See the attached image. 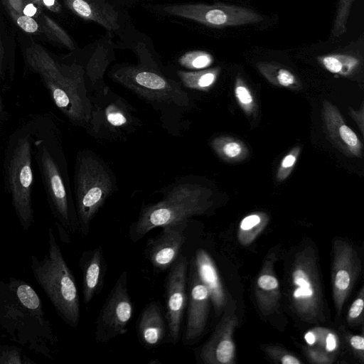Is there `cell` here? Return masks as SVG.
Returning <instances> with one entry per match:
<instances>
[{
	"mask_svg": "<svg viewBox=\"0 0 364 364\" xmlns=\"http://www.w3.org/2000/svg\"><path fill=\"white\" fill-rule=\"evenodd\" d=\"M189 220L164 225L155 237L147 240L145 256L158 272L170 268L178 256L186 240V230Z\"/></svg>",
	"mask_w": 364,
	"mask_h": 364,
	"instance_id": "obj_14",
	"label": "cell"
},
{
	"mask_svg": "<svg viewBox=\"0 0 364 364\" xmlns=\"http://www.w3.org/2000/svg\"><path fill=\"white\" fill-rule=\"evenodd\" d=\"M39 6L34 4H28L26 5L22 11V14L29 17L35 16L38 12ZM40 8V7H39Z\"/></svg>",
	"mask_w": 364,
	"mask_h": 364,
	"instance_id": "obj_38",
	"label": "cell"
},
{
	"mask_svg": "<svg viewBox=\"0 0 364 364\" xmlns=\"http://www.w3.org/2000/svg\"><path fill=\"white\" fill-rule=\"evenodd\" d=\"M0 364H36L20 346L0 344Z\"/></svg>",
	"mask_w": 364,
	"mask_h": 364,
	"instance_id": "obj_29",
	"label": "cell"
},
{
	"mask_svg": "<svg viewBox=\"0 0 364 364\" xmlns=\"http://www.w3.org/2000/svg\"><path fill=\"white\" fill-rule=\"evenodd\" d=\"M354 0H341L335 21L333 33L338 36L346 31V23L349 10Z\"/></svg>",
	"mask_w": 364,
	"mask_h": 364,
	"instance_id": "obj_32",
	"label": "cell"
},
{
	"mask_svg": "<svg viewBox=\"0 0 364 364\" xmlns=\"http://www.w3.org/2000/svg\"><path fill=\"white\" fill-rule=\"evenodd\" d=\"M215 153L228 163L240 162L247 158L249 150L240 139L230 136H220L210 141Z\"/></svg>",
	"mask_w": 364,
	"mask_h": 364,
	"instance_id": "obj_23",
	"label": "cell"
},
{
	"mask_svg": "<svg viewBox=\"0 0 364 364\" xmlns=\"http://www.w3.org/2000/svg\"><path fill=\"white\" fill-rule=\"evenodd\" d=\"M109 76L159 112L164 126L170 127L169 132L174 134L173 127L176 126L180 133L183 114L193 105L191 96L180 82L155 70L134 65L114 68Z\"/></svg>",
	"mask_w": 364,
	"mask_h": 364,
	"instance_id": "obj_5",
	"label": "cell"
},
{
	"mask_svg": "<svg viewBox=\"0 0 364 364\" xmlns=\"http://www.w3.org/2000/svg\"><path fill=\"white\" fill-rule=\"evenodd\" d=\"M321 114L325 130L331 141L346 155L361 157L362 142L346 124L336 106L331 102L324 101Z\"/></svg>",
	"mask_w": 364,
	"mask_h": 364,
	"instance_id": "obj_16",
	"label": "cell"
},
{
	"mask_svg": "<svg viewBox=\"0 0 364 364\" xmlns=\"http://www.w3.org/2000/svg\"><path fill=\"white\" fill-rule=\"evenodd\" d=\"M364 302L362 298L355 299L351 304L348 311V318L354 319L358 318L362 313L363 309Z\"/></svg>",
	"mask_w": 364,
	"mask_h": 364,
	"instance_id": "obj_36",
	"label": "cell"
},
{
	"mask_svg": "<svg viewBox=\"0 0 364 364\" xmlns=\"http://www.w3.org/2000/svg\"><path fill=\"white\" fill-rule=\"evenodd\" d=\"M33 155L60 238L68 243L79 226L67 161L60 132L55 126L46 129L35 122Z\"/></svg>",
	"mask_w": 364,
	"mask_h": 364,
	"instance_id": "obj_2",
	"label": "cell"
},
{
	"mask_svg": "<svg viewBox=\"0 0 364 364\" xmlns=\"http://www.w3.org/2000/svg\"><path fill=\"white\" fill-rule=\"evenodd\" d=\"M187 289L188 304L183 342L184 345L190 346L193 344L204 331L210 299L208 290L199 278L193 262L188 277Z\"/></svg>",
	"mask_w": 364,
	"mask_h": 364,
	"instance_id": "obj_15",
	"label": "cell"
},
{
	"mask_svg": "<svg viewBox=\"0 0 364 364\" xmlns=\"http://www.w3.org/2000/svg\"><path fill=\"white\" fill-rule=\"evenodd\" d=\"M0 329L2 336L33 353L53 359L58 338L41 297L26 282L0 279Z\"/></svg>",
	"mask_w": 364,
	"mask_h": 364,
	"instance_id": "obj_1",
	"label": "cell"
},
{
	"mask_svg": "<svg viewBox=\"0 0 364 364\" xmlns=\"http://www.w3.org/2000/svg\"><path fill=\"white\" fill-rule=\"evenodd\" d=\"M4 50L0 36V77L3 75Z\"/></svg>",
	"mask_w": 364,
	"mask_h": 364,
	"instance_id": "obj_43",
	"label": "cell"
},
{
	"mask_svg": "<svg viewBox=\"0 0 364 364\" xmlns=\"http://www.w3.org/2000/svg\"><path fill=\"white\" fill-rule=\"evenodd\" d=\"M213 63V55L204 50L188 51L182 55L178 59V63L181 66L193 70L208 68Z\"/></svg>",
	"mask_w": 364,
	"mask_h": 364,
	"instance_id": "obj_27",
	"label": "cell"
},
{
	"mask_svg": "<svg viewBox=\"0 0 364 364\" xmlns=\"http://www.w3.org/2000/svg\"><path fill=\"white\" fill-rule=\"evenodd\" d=\"M139 342L146 348H156L164 341L166 324L159 302L149 303L141 312L136 322Z\"/></svg>",
	"mask_w": 364,
	"mask_h": 364,
	"instance_id": "obj_18",
	"label": "cell"
},
{
	"mask_svg": "<svg viewBox=\"0 0 364 364\" xmlns=\"http://www.w3.org/2000/svg\"><path fill=\"white\" fill-rule=\"evenodd\" d=\"M336 253L333 268V294L336 307L339 310L342 308L344 300L350 289L354 279L353 264L348 258L350 250H341Z\"/></svg>",
	"mask_w": 364,
	"mask_h": 364,
	"instance_id": "obj_22",
	"label": "cell"
},
{
	"mask_svg": "<svg viewBox=\"0 0 364 364\" xmlns=\"http://www.w3.org/2000/svg\"><path fill=\"white\" fill-rule=\"evenodd\" d=\"M281 362L283 364H299L301 363L300 360H298L296 357L291 355H285L282 357Z\"/></svg>",
	"mask_w": 364,
	"mask_h": 364,
	"instance_id": "obj_41",
	"label": "cell"
},
{
	"mask_svg": "<svg viewBox=\"0 0 364 364\" xmlns=\"http://www.w3.org/2000/svg\"><path fill=\"white\" fill-rule=\"evenodd\" d=\"M301 152V147H293L282 159L276 173V179L278 182L286 180L291 173L295 167Z\"/></svg>",
	"mask_w": 364,
	"mask_h": 364,
	"instance_id": "obj_31",
	"label": "cell"
},
{
	"mask_svg": "<svg viewBox=\"0 0 364 364\" xmlns=\"http://www.w3.org/2000/svg\"><path fill=\"white\" fill-rule=\"evenodd\" d=\"M35 123L18 128L5 151L4 181L21 229L27 232L34 222L32 204V156Z\"/></svg>",
	"mask_w": 364,
	"mask_h": 364,
	"instance_id": "obj_8",
	"label": "cell"
},
{
	"mask_svg": "<svg viewBox=\"0 0 364 364\" xmlns=\"http://www.w3.org/2000/svg\"><path fill=\"white\" fill-rule=\"evenodd\" d=\"M313 262L309 257L299 256L292 272L296 311L302 318L311 320L318 317L321 303L318 279Z\"/></svg>",
	"mask_w": 364,
	"mask_h": 364,
	"instance_id": "obj_13",
	"label": "cell"
},
{
	"mask_svg": "<svg viewBox=\"0 0 364 364\" xmlns=\"http://www.w3.org/2000/svg\"><path fill=\"white\" fill-rule=\"evenodd\" d=\"M350 343L352 347L356 350H363L364 349V338L360 336H354L351 337Z\"/></svg>",
	"mask_w": 364,
	"mask_h": 364,
	"instance_id": "obj_39",
	"label": "cell"
},
{
	"mask_svg": "<svg viewBox=\"0 0 364 364\" xmlns=\"http://www.w3.org/2000/svg\"><path fill=\"white\" fill-rule=\"evenodd\" d=\"M159 192L163 196L161 200L143 204L130 225L129 237L132 242L154 228L205 214L213 205V191L193 175L180 176Z\"/></svg>",
	"mask_w": 364,
	"mask_h": 364,
	"instance_id": "obj_3",
	"label": "cell"
},
{
	"mask_svg": "<svg viewBox=\"0 0 364 364\" xmlns=\"http://www.w3.org/2000/svg\"><path fill=\"white\" fill-rule=\"evenodd\" d=\"M48 252L42 259L31 255V269L58 316L68 326L76 328L80 319L78 289L52 227L48 230Z\"/></svg>",
	"mask_w": 364,
	"mask_h": 364,
	"instance_id": "obj_6",
	"label": "cell"
},
{
	"mask_svg": "<svg viewBox=\"0 0 364 364\" xmlns=\"http://www.w3.org/2000/svg\"><path fill=\"white\" fill-rule=\"evenodd\" d=\"M192 262L199 278L208 290L215 313L219 314L225 305V297L212 259L204 250H198Z\"/></svg>",
	"mask_w": 364,
	"mask_h": 364,
	"instance_id": "obj_20",
	"label": "cell"
},
{
	"mask_svg": "<svg viewBox=\"0 0 364 364\" xmlns=\"http://www.w3.org/2000/svg\"><path fill=\"white\" fill-rule=\"evenodd\" d=\"M10 13L17 25L24 31L33 33L38 30V24L32 17L19 14L13 8L10 9Z\"/></svg>",
	"mask_w": 364,
	"mask_h": 364,
	"instance_id": "obj_33",
	"label": "cell"
},
{
	"mask_svg": "<svg viewBox=\"0 0 364 364\" xmlns=\"http://www.w3.org/2000/svg\"><path fill=\"white\" fill-rule=\"evenodd\" d=\"M267 217L263 213H253L245 217L240 225V228L242 231L252 230L257 227H260Z\"/></svg>",
	"mask_w": 364,
	"mask_h": 364,
	"instance_id": "obj_34",
	"label": "cell"
},
{
	"mask_svg": "<svg viewBox=\"0 0 364 364\" xmlns=\"http://www.w3.org/2000/svg\"><path fill=\"white\" fill-rule=\"evenodd\" d=\"M26 58L59 111L71 124L85 129L91 115L92 92L83 69L59 64L38 44L26 48Z\"/></svg>",
	"mask_w": 364,
	"mask_h": 364,
	"instance_id": "obj_4",
	"label": "cell"
},
{
	"mask_svg": "<svg viewBox=\"0 0 364 364\" xmlns=\"http://www.w3.org/2000/svg\"><path fill=\"white\" fill-rule=\"evenodd\" d=\"M257 286L264 291H273L278 288L277 279L270 274H262L257 279Z\"/></svg>",
	"mask_w": 364,
	"mask_h": 364,
	"instance_id": "obj_35",
	"label": "cell"
},
{
	"mask_svg": "<svg viewBox=\"0 0 364 364\" xmlns=\"http://www.w3.org/2000/svg\"><path fill=\"white\" fill-rule=\"evenodd\" d=\"M259 73L272 84L292 90H300L301 84L297 77L288 69L271 63L257 64Z\"/></svg>",
	"mask_w": 364,
	"mask_h": 364,
	"instance_id": "obj_25",
	"label": "cell"
},
{
	"mask_svg": "<svg viewBox=\"0 0 364 364\" xmlns=\"http://www.w3.org/2000/svg\"><path fill=\"white\" fill-rule=\"evenodd\" d=\"M364 109H363V105L362 104L360 108L358 110H355L354 109H352L350 107V114L351 117L354 119V121L357 123L360 132L362 134H363L364 132Z\"/></svg>",
	"mask_w": 364,
	"mask_h": 364,
	"instance_id": "obj_37",
	"label": "cell"
},
{
	"mask_svg": "<svg viewBox=\"0 0 364 364\" xmlns=\"http://www.w3.org/2000/svg\"><path fill=\"white\" fill-rule=\"evenodd\" d=\"M235 354V346L230 338V325L223 321L200 351V358L205 363H231Z\"/></svg>",
	"mask_w": 364,
	"mask_h": 364,
	"instance_id": "obj_21",
	"label": "cell"
},
{
	"mask_svg": "<svg viewBox=\"0 0 364 364\" xmlns=\"http://www.w3.org/2000/svg\"><path fill=\"white\" fill-rule=\"evenodd\" d=\"M65 3L83 19L94 21L109 31L119 28L118 11L106 0H65Z\"/></svg>",
	"mask_w": 364,
	"mask_h": 364,
	"instance_id": "obj_19",
	"label": "cell"
},
{
	"mask_svg": "<svg viewBox=\"0 0 364 364\" xmlns=\"http://www.w3.org/2000/svg\"><path fill=\"white\" fill-rule=\"evenodd\" d=\"M336 348V339L334 334L329 333L326 338V349L327 351H333Z\"/></svg>",
	"mask_w": 364,
	"mask_h": 364,
	"instance_id": "obj_40",
	"label": "cell"
},
{
	"mask_svg": "<svg viewBox=\"0 0 364 364\" xmlns=\"http://www.w3.org/2000/svg\"><path fill=\"white\" fill-rule=\"evenodd\" d=\"M304 337L306 343L309 345H313L316 341V336L311 331L307 332Z\"/></svg>",
	"mask_w": 364,
	"mask_h": 364,
	"instance_id": "obj_42",
	"label": "cell"
},
{
	"mask_svg": "<svg viewBox=\"0 0 364 364\" xmlns=\"http://www.w3.org/2000/svg\"><path fill=\"white\" fill-rule=\"evenodd\" d=\"M163 10L169 15L214 28L246 25L262 20L259 14L250 9L220 3L171 4L164 6Z\"/></svg>",
	"mask_w": 364,
	"mask_h": 364,
	"instance_id": "obj_11",
	"label": "cell"
},
{
	"mask_svg": "<svg viewBox=\"0 0 364 364\" xmlns=\"http://www.w3.org/2000/svg\"><path fill=\"white\" fill-rule=\"evenodd\" d=\"M82 275L83 301L88 304L102 290L107 263L101 246L84 251L79 259Z\"/></svg>",
	"mask_w": 364,
	"mask_h": 364,
	"instance_id": "obj_17",
	"label": "cell"
},
{
	"mask_svg": "<svg viewBox=\"0 0 364 364\" xmlns=\"http://www.w3.org/2000/svg\"><path fill=\"white\" fill-rule=\"evenodd\" d=\"M235 96L239 106L247 116L255 112L257 105L255 97L247 85L239 76L235 80Z\"/></svg>",
	"mask_w": 364,
	"mask_h": 364,
	"instance_id": "obj_28",
	"label": "cell"
},
{
	"mask_svg": "<svg viewBox=\"0 0 364 364\" xmlns=\"http://www.w3.org/2000/svg\"><path fill=\"white\" fill-rule=\"evenodd\" d=\"M134 305L128 290V276L123 271L107 295L95 321V340L107 343L127 332Z\"/></svg>",
	"mask_w": 364,
	"mask_h": 364,
	"instance_id": "obj_10",
	"label": "cell"
},
{
	"mask_svg": "<svg viewBox=\"0 0 364 364\" xmlns=\"http://www.w3.org/2000/svg\"><path fill=\"white\" fill-rule=\"evenodd\" d=\"M220 73L219 67L198 70H178L177 75L181 85L188 89L206 92L216 82Z\"/></svg>",
	"mask_w": 364,
	"mask_h": 364,
	"instance_id": "obj_24",
	"label": "cell"
},
{
	"mask_svg": "<svg viewBox=\"0 0 364 364\" xmlns=\"http://www.w3.org/2000/svg\"><path fill=\"white\" fill-rule=\"evenodd\" d=\"M188 262L180 255L171 266L166 282V320L169 341L176 344L186 306Z\"/></svg>",
	"mask_w": 364,
	"mask_h": 364,
	"instance_id": "obj_12",
	"label": "cell"
},
{
	"mask_svg": "<svg viewBox=\"0 0 364 364\" xmlns=\"http://www.w3.org/2000/svg\"><path fill=\"white\" fill-rule=\"evenodd\" d=\"M43 20L44 31L50 38L58 41L71 50L75 48L72 39L59 25L47 16H44Z\"/></svg>",
	"mask_w": 364,
	"mask_h": 364,
	"instance_id": "obj_30",
	"label": "cell"
},
{
	"mask_svg": "<svg viewBox=\"0 0 364 364\" xmlns=\"http://www.w3.org/2000/svg\"><path fill=\"white\" fill-rule=\"evenodd\" d=\"M117 190V178L106 161L94 151L79 150L74 167L73 197L82 235L89 234L92 220Z\"/></svg>",
	"mask_w": 364,
	"mask_h": 364,
	"instance_id": "obj_7",
	"label": "cell"
},
{
	"mask_svg": "<svg viewBox=\"0 0 364 364\" xmlns=\"http://www.w3.org/2000/svg\"><path fill=\"white\" fill-rule=\"evenodd\" d=\"M317 59L328 72L341 76L351 75L360 64L358 58L346 54H328Z\"/></svg>",
	"mask_w": 364,
	"mask_h": 364,
	"instance_id": "obj_26",
	"label": "cell"
},
{
	"mask_svg": "<svg viewBox=\"0 0 364 364\" xmlns=\"http://www.w3.org/2000/svg\"><path fill=\"white\" fill-rule=\"evenodd\" d=\"M91 101V115L85 130L96 140L126 139L141 124L135 108L110 87L94 93Z\"/></svg>",
	"mask_w": 364,
	"mask_h": 364,
	"instance_id": "obj_9",
	"label": "cell"
},
{
	"mask_svg": "<svg viewBox=\"0 0 364 364\" xmlns=\"http://www.w3.org/2000/svg\"><path fill=\"white\" fill-rule=\"evenodd\" d=\"M4 114H5V112H4V105H3L1 97L0 95V121L4 117Z\"/></svg>",
	"mask_w": 364,
	"mask_h": 364,
	"instance_id": "obj_44",
	"label": "cell"
}]
</instances>
